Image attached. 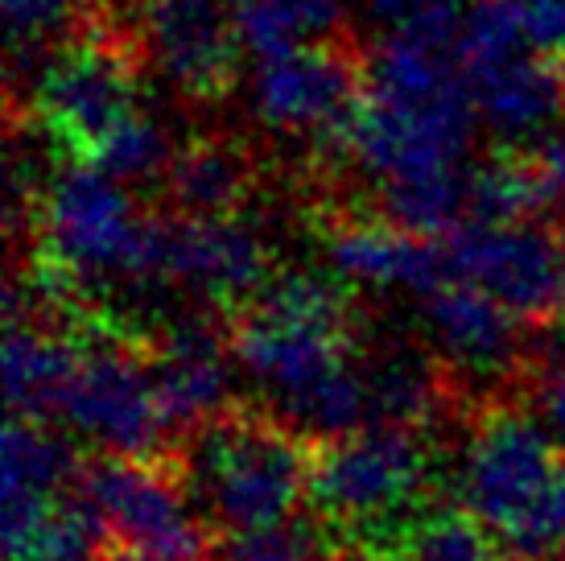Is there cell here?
<instances>
[{"instance_id": "26", "label": "cell", "mask_w": 565, "mask_h": 561, "mask_svg": "<svg viewBox=\"0 0 565 561\" xmlns=\"http://www.w3.org/2000/svg\"><path fill=\"white\" fill-rule=\"evenodd\" d=\"M95 9L87 0H4V21L13 46H46L54 33L83 30Z\"/></svg>"}, {"instance_id": "3", "label": "cell", "mask_w": 565, "mask_h": 561, "mask_svg": "<svg viewBox=\"0 0 565 561\" xmlns=\"http://www.w3.org/2000/svg\"><path fill=\"white\" fill-rule=\"evenodd\" d=\"M425 479V430L372 421L351 434L315 437L310 504L351 546L393 558L401 532L422 512Z\"/></svg>"}, {"instance_id": "16", "label": "cell", "mask_w": 565, "mask_h": 561, "mask_svg": "<svg viewBox=\"0 0 565 561\" xmlns=\"http://www.w3.org/2000/svg\"><path fill=\"white\" fill-rule=\"evenodd\" d=\"M79 310L75 318H21L9 322L4 375H9V417H58L63 392L83 359Z\"/></svg>"}, {"instance_id": "20", "label": "cell", "mask_w": 565, "mask_h": 561, "mask_svg": "<svg viewBox=\"0 0 565 561\" xmlns=\"http://www.w3.org/2000/svg\"><path fill=\"white\" fill-rule=\"evenodd\" d=\"M380 219L417 235H446L458 223H467V173L434 170V173H408V178H384L376 182Z\"/></svg>"}, {"instance_id": "5", "label": "cell", "mask_w": 565, "mask_h": 561, "mask_svg": "<svg viewBox=\"0 0 565 561\" xmlns=\"http://www.w3.org/2000/svg\"><path fill=\"white\" fill-rule=\"evenodd\" d=\"M137 54L141 46H132L128 33L92 13L79 38L38 75L30 116H38V125L66 145L75 161H87L95 145L137 112Z\"/></svg>"}, {"instance_id": "21", "label": "cell", "mask_w": 565, "mask_h": 561, "mask_svg": "<svg viewBox=\"0 0 565 561\" xmlns=\"http://www.w3.org/2000/svg\"><path fill=\"white\" fill-rule=\"evenodd\" d=\"M351 541L318 512H294L265 529L223 532L215 561H351Z\"/></svg>"}, {"instance_id": "25", "label": "cell", "mask_w": 565, "mask_h": 561, "mask_svg": "<svg viewBox=\"0 0 565 561\" xmlns=\"http://www.w3.org/2000/svg\"><path fill=\"white\" fill-rule=\"evenodd\" d=\"M170 157L173 154H170V145H166L161 125L137 108L95 145V154L87 157V166H99V170L111 173V178H120V182H145V178L166 173Z\"/></svg>"}, {"instance_id": "34", "label": "cell", "mask_w": 565, "mask_h": 561, "mask_svg": "<svg viewBox=\"0 0 565 561\" xmlns=\"http://www.w3.org/2000/svg\"><path fill=\"white\" fill-rule=\"evenodd\" d=\"M512 561H516V558H512Z\"/></svg>"}, {"instance_id": "7", "label": "cell", "mask_w": 565, "mask_h": 561, "mask_svg": "<svg viewBox=\"0 0 565 561\" xmlns=\"http://www.w3.org/2000/svg\"><path fill=\"white\" fill-rule=\"evenodd\" d=\"M565 470V446L529 413L487 405L471 425L458 499L500 537L545 496Z\"/></svg>"}, {"instance_id": "19", "label": "cell", "mask_w": 565, "mask_h": 561, "mask_svg": "<svg viewBox=\"0 0 565 561\" xmlns=\"http://www.w3.org/2000/svg\"><path fill=\"white\" fill-rule=\"evenodd\" d=\"M343 9L347 0H236L239 46L256 66L273 63L310 42L334 38Z\"/></svg>"}, {"instance_id": "2", "label": "cell", "mask_w": 565, "mask_h": 561, "mask_svg": "<svg viewBox=\"0 0 565 561\" xmlns=\"http://www.w3.org/2000/svg\"><path fill=\"white\" fill-rule=\"evenodd\" d=\"M33 235V261L66 273L75 285L83 277L149 280L170 268V219L137 211L125 182L87 161L46 182Z\"/></svg>"}, {"instance_id": "15", "label": "cell", "mask_w": 565, "mask_h": 561, "mask_svg": "<svg viewBox=\"0 0 565 561\" xmlns=\"http://www.w3.org/2000/svg\"><path fill=\"white\" fill-rule=\"evenodd\" d=\"M425 322L438 339L441 356L455 368L471 372H503L516 368L520 359V335L524 322L503 306L500 297H491L483 285L462 277L441 280L438 289L422 297Z\"/></svg>"}, {"instance_id": "33", "label": "cell", "mask_w": 565, "mask_h": 561, "mask_svg": "<svg viewBox=\"0 0 565 561\" xmlns=\"http://www.w3.org/2000/svg\"><path fill=\"white\" fill-rule=\"evenodd\" d=\"M520 561V558H516ZM536 561H565V553H562V558H536Z\"/></svg>"}, {"instance_id": "23", "label": "cell", "mask_w": 565, "mask_h": 561, "mask_svg": "<svg viewBox=\"0 0 565 561\" xmlns=\"http://www.w3.org/2000/svg\"><path fill=\"white\" fill-rule=\"evenodd\" d=\"M545 211L550 203L529 154H500L467 173V219L475 223H529Z\"/></svg>"}, {"instance_id": "32", "label": "cell", "mask_w": 565, "mask_h": 561, "mask_svg": "<svg viewBox=\"0 0 565 561\" xmlns=\"http://www.w3.org/2000/svg\"><path fill=\"white\" fill-rule=\"evenodd\" d=\"M557 327H562V339H565V301H562V310H557Z\"/></svg>"}, {"instance_id": "18", "label": "cell", "mask_w": 565, "mask_h": 561, "mask_svg": "<svg viewBox=\"0 0 565 561\" xmlns=\"http://www.w3.org/2000/svg\"><path fill=\"white\" fill-rule=\"evenodd\" d=\"M450 368H455L450 359H429L425 351H413V347H396L388 356H380L367 368L372 421L429 430L458 396Z\"/></svg>"}, {"instance_id": "8", "label": "cell", "mask_w": 565, "mask_h": 561, "mask_svg": "<svg viewBox=\"0 0 565 561\" xmlns=\"http://www.w3.org/2000/svg\"><path fill=\"white\" fill-rule=\"evenodd\" d=\"M446 240L450 277L475 280L500 297L524 327H550L562 306V240L533 223H458Z\"/></svg>"}, {"instance_id": "10", "label": "cell", "mask_w": 565, "mask_h": 561, "mask_svg": "<svg viewBox=\"0 0 565 561\" xmlns=\"http://www.w3.org/2000/svg\"><path fill=\"white\" fill-rule=\"evenodd\" d=\"M367 87V59L347 42L310 46L260 63L252 78V112L277 133H315L322 137L360 104Z\"/></svg>"}, {"instance_id": "27", "label": "cell", "mask_w": 565, "mask_h": 561, "mask_svg": "<svg viewBox=\"0 0 565 561\" xmlns=\"http://www.w3.org/2000/svg\"><path fill=\"white\" fill-rule=\"evenodd\" d=\"M524 154H529L536 178H541L550 211H557V207L565 211V128L541 133V140H536L533 149H524Z\"/></svg>"}, {"instance_id": "1", "label": "cell", "mask_w": 565, "mask_h": 561, "mask_svg": "<svg viewBox=\"0 0 565 561\" xmlns=\"http://www.w3.org/2000/svg\"><path fill=\"white\" fill-rule=\"evenodd\" d=\"M173 451L215 532L277 525L310 496L315 437L256 405H227Z\"/></svg>"}, {"instance_id": "13", "label": "cell", "mask_w": 565, "mask_h": 561, "mask_svg": "<svg viewBox=\"0 0 565 561\" xmlns=\"http://www.w3.org/2000/svg\"><path fill=\"white\" fill-rule=\"evenodd\" d=\"M327 256L334 273L376 289H413L425 297L450 280L446 240L441 235H417L396 227L388 219L372 215H330L327 223Z\"/></svg>"}, {"instance_id": "22", "label": "cell", "mask_w": 565, "mask_h": 561, "mask_svg": "<svg viewBox=\"0 0 565 561\" xmlns=\"http://www.w3.org/2000/svg\"><path fill=\"white\" fill-rule=\"evenodd\" d=\"M83 458L66 437L50 434L46 421L9 417L4 430V491H38V496H63L79 479Z\"/></svg>"}, {"instance_id": "31", "label": "cell", "mask_w": 565, "mask_h": 561, "mask_svg": "<svg viewBox=\"0 0 565 561\" xmlns=\"http://www.w3.org/2000/svg\"><path fill=\"white\" fill-rule=\"evenodd\" d=\"M557 240H562V256H565V223H562V235H557ZM562 301H565V280H562ZM557 310H562V306H557Z\"/></svg>"}, {"instance_id": "4", "label": "cell", "mask_w": 565, "mask_h": 561, "mask_svg": "<svg viewBox=\"0 0 565 561\" xmlns=\"http://www.w3.org/2000/svg\"><path fill=\"white\" fill-rule=\"evenodd\" d=\"M79 335L83 359L63 392L58 417L111 454H170L173 437L149 380L141 335L111 327L92 310L79 318Z\"/></svg>"}, {"instance_id": "12", "label": "cell", "mask_w": 565, "mask_h": 561, "mask_svg": "<svg viewBox=\"0 0 565 561\" xmlns=\"http://www.w3.org/2000/svg\"><path fill=\"white\" fill-rule=\"evenodd\" d=\"M215 306L236 310L273 280L268 248L236 215H170V268Z\"/></svg>"}, {"instance_id": "6", "label": "cell", "mask_w": 565, "mask_h": 561, "mask_svg": "<svg viewBox=\"0 0 565 561\" xmlns=\"http://www.w3.org/2000/svg\"><path fill=\"white\" fill-rule=\"evenodd\" d=\"M75 484L104 512L108 532L166 561H215V537L206 516L190 508V487L178 451L87 458Z\"/></svg>"}, {"instance_id": "30", "label": "cell", "mask_w": 565, "mask_h": 561, "mask_svg": "<svg viewBox=\"0 0 565 561\" xmlns=\"http://www.w3.org/2000/svg\"><path fill=\"white\" fill-rule=\"evenodd\" d=\"M99 561H166L161 553L145 546H132V541H120V537H108L104 549H99Z\"/></svg>"}, {"instance_id": "11", "label": "cell", "mask_w": 565, "mask_h": 561, "mask_svg": "<svg viewBox=\"0 0 565 561\" xmlns=\"http://www.w3.org/2000/svg\"><path fill=\"white\" fill-rule=\"evenodd\" d=\"M232 359L236 351H232L227 310L220 318H206V314L182 318L170 330H161L158 339H145L149 380H153L173 446L227 409V363Z\"/></svg>"}, {"instance_id": "28", "label": "cell", "mask_w": 565, "mask_h": 561, "mask_svg": "<svg viewBox=\"0 0 565 561\" xmlns=\"http://www.w3.org/2000/svg\"><path fill=\"white\" fill-rule=\"evenodd\" d=\"M529 42L545 54L565 59V0H520Z\"/></svg>"}, {"instance_id": "9", "label": "cell", "mask_w": 565, "mask_h": 561, "mask_svg": "<svg viewBox=\"0 0 565 561\" xmlns=\"http://www.w3.org/2000/svg\"><path fill=\"white\" fill-rule=\"evenodd\" d=\"M141 54L186 99H220L239 66L236 0H141Z\"/></svg>"}, {"instance_id": "24", "label": "cell", "mask_w": 565, "mask_h": 561, "mask_svg": "<svg viewBox=\"0 0 565 561\" xmlns=\"http://www.w3.org/2000/svg\"><path fill=\"white\" fill-rule=\"evenodd\" d=\"M396 561H500V537L462 504L417 512L393 549Z\"/></svg>"}, {"instance_id": "14", "label": "cell", "mask_w": 565, "mask_h": 561, "mask_svg": "<svg viewBox=\"0 0 565 561\" xmlns=\"http://www.w3.org/2000/svg\"><path fill=\"white\" fill-rule=\"evenodd\" d=\"M467 87L479 125L495 137H541L565 112V59L545 50H520L503 63L467 71Z\"/></svg>"}, {"instance_id": "29", "label": "cell", "mask_w": 565, "mask_h": 561, "mask_svg": "<svg viewBox=\"0 0 565 561\" xmlns=\"http://www.w3.org/2000/svg\"><path fill=\"white\" fill-rule=\"evenodd\" d=\"M536 405H541V413H545L557 430H565V359L550 363L545 372L536 375Z\"/></svg>"}, {"instance_id": "17", "label": "cell", "mask_w": 565, "mask_h": 561, "mask_svg": "<svg viewBox=\"0 0 565 561\" xmlns=\"http://www.w3.org/2000/svg\"><path fill=\"white\" fill-rule=\"evenodd\" d=\"M173 215H236L256 190V161L223 137L182 145L166 166Z\"/></svg>"}]
</instances>
